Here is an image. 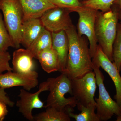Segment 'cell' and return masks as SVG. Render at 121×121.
<instances>
[{"label": "cell", "mask_w": 121, "mask_h": 121, "mask_svg": "<svg viewBox=\"0 0 121 121\" xmlns=\"http://www.w3.org/2000/svg\"><path fill=\"white\" fill-rule=\"evenodd\" d=\"M65 31L69 41V51L66 69L62 73L72 80L93 71V63L86 36L78 35L73 24Z\"/></svg>", "instance_id": "cell-1"}, {"label": "cell", "mask_w": 121, "mask_h": 121, "mask_svg": "<svg viewBox=\"0 0 121 121\" xmlns=\"http://www.w3.org/2000/svg\"><path fill=\"white\" fill-rule=\"evenodd\" d=\"M119 14V7L113 4L110 11L105 12L98 11L95 19V35L98 45L112 62Z\"/></svg>", "instance_id": "cell-2"}, {"label": "cell", "mask_w": 121, "mask_h": 121, "mask_svg": "<svg viewBox=\"0 0 121 121\" xmlns=\"http://www.w3.org/2000/svg\"><path fill=\"white\" fill-rule=\"evenodd\" d=\"M47 80L50 93L44 107H52L66 112L68 108L76 106L78 101L74 97H65L66 94L72 95V93L71 79L66 75L61 73L56 78H49Z\"/></svg>", "instance_id": "cell-3"}, {"label": "cell", "mask_w": 121, "mask_h": 121, "mask_svg": "<svg viewBox=\"0 0 121 121\" xmlns=\"http://www.w3.org/2000/svg\"><path fill=\"white\" fill-rule=\"evenodd\" d=\"M0 10L14 48H19L24 21L23 13L19 2L18 0H0Z\"/></svg>", "instance_id": "cell-4"}, {"label": "cell", "mask_w": 121, "mask_h": 121, "mask_svg": "<svg viewBox=\"0 0 121 121\" xmlns=\"http://www.w3.org/2000/svg\"><path fill=\"white\" fill-rule=\"evenodd\" d=\"M93 71L95 74L97 85L99 88L98 98H95L97 114L100 121H106L113 115H121V108L109 94L103 81L104 77L99 69L100 68L93 65Z\"/></svg>", "instance_id": "cell-5"}, {"label": "cell", "mask_w": 121, "mask_h": 121, "mask_svg": "<svg viewBox=\"0 0 121 121\" xmlns=\"http://www.w3.org/2000/svg\"><path fill=\"white\" fill-rule=\"evenodd\" d=\"M71 80L72 95L78 103L86 106L96 105L94 97L97 85L94 71Z\"/></svg>", "instance_id": "cell-6"}, {"label": "cell", "mask_w": 121, "mask_h": 121, "mask_svg": "<svg viewBox=\"0 0 121 121\" xmlns=\"http://www.w3.org/2000/svg\"><path fill=\"white\" fill-rule=\"evenodd\" d=\"M97 10L83 6L77 12L78 14L77 28L78 35L85 36L88 39L90 53L91 58L95 55L98 45L95 37V19Z\"/></svg>", "instance_id": "cell-7"}, {"label": "cell", "mask_w": 121, "mask_h": 121, "mask_svg": "<svg viewBox=\"0 0 121 121\" xmlns=\"http://www.w3.org/2000/svg\"><path fill=\"white\" fill-rule=\"evenodd\" d=\"M48 82L47 80L40 84L39 90L34 93H29L24 89L20 90L18 96L20 98L16 103L19 112L28 121H34L32 111L35 109H42L44 103L39 97L42 92L48 91Z\"/></svg>", "instance_id": "cell-8"}, {"label": "cell", "mask_w": 121, "mask_h": 121, "mask_svg": "<svg viewBox=\"0 0 121 121\" xmlns=\"http://www.w3.org/2000/svg\"><path fill=\"white\" fill-rule=\"evenodd\" d=\"M71 13L66 9L55 7L46 11L40 19L44 27L50 32L65 31L73 25Z\"/></svg>", "instance_id": "cell-9"}, {"label": "cell", "mask_w": 121, "mask_h": 121, "mask_svg": "<svg viewBox=\"0 0 121 121\" xmlns=\"http://www.w3.org/2000/svg\"><path fill=\"white\" fill-rule=\"evenodd\" d=\"M8 71L0 74V87L5 89L15 86H22L30 91L39 84L38 73L36 71L28 73Z\"/></svg>", "instance_id": "cell-10"}, {"label": "cell", "mask_w": 121, "mask_h": 121, "mask_svg": "<svg viewBox=\"0 0 121 121\" xmlns=\"http://www.w3.org/2000/svg\"><path fill=\"white\" fill-rule=\"evenodd\" d=\"M92 60L93 65L102 68L112 80L116 89L114 99L121 108V76L120 72L114 63L109 59L98 45Z\"/></svg>", "instance_id": "cell-11"}, {"label": "cell", "mask_w": 121, "mask_h": 121, "mask_svg": "<svg viewBox=\"0 0 121 121\" xmlns=\"http://www.w3.org/2000/svg\"><path fill=\"white\" fill-rule=\"evenodd\" d=\"M24 15V21L38 19L46 11L56 7L48 0H18Z\"/></svg>", "instance_id": "cell-12"}, {"label": "cell", "mask_w": 121, "mask_h": 121, "mask_svg": "<svg viewBox=\"0 0 121 121\" xmlns=\"http://www.w3.org/2000/svg\"><path fill=\"white\" fill-rule=\"evenodd\" d=\"M33 55L27 48H17L13 52L12 63L13 71L28 73L35 71Z\"/></svg>", "instance_id": "cell-13"}, {"label": "cell", "mask_w": 121, "mask_h": 121, "mask_svg": "<svg viewBox=\"0 0 121 121\" xmlns=\"http://www.w3.org/2000/svg\"><path fill=\"white\" fill-rule=\"evenodd\" d=\"M51 33L52 47L56 51L58 56L60 66L59 72L63 73L66 69L69 51L68 38L64 30Z\"/></svg>", "instance_id": "cell-14"}, {"label": "cell", "mask_w": 121, "mask_h": 121, "mask_svg": "<svg viewBox=\"0 0 121 121\" xmlns=\"http://www.w3.org/2000/svg\"><path fill=\"white\" fill-rule=\"evenodd\" d=\"M44 28L40 18L24 21L21 28V44L28 48Z\"/></svg>", "instance_id": "cell-15"}, {"label": "cell", "mask_w": 121, "mask_h": 121, "mask_svg": "<svg viewBox=\"0 0 121 121\" xmlns=\"http://www.w3.org/2000/svg\"><path fill=\"white\" fill-rule=\"evenodd\" d=\"M36 59L39 60L42 69L48 73L60 71L58 56L52 47L41 52L37 55Z\"/></svg>", "instance_id": "cell-16"}, {"label": "cell", "mask_w": 121, "mask_h": 121, "mask_svg": "<svg viewBox=\"0 0 121 121\" xmlns=\"http://www.w3.org/2000/svg\"><path fill=\"white\" fill-rule=\"evenodd\" d=\"M52 48L51 32L44 28L39 36L27 48L35 58L44 50Z\"/></svg>", "instance_id": "cell-17"}, {"label": "cell", "mask_w": 121, "mask_h": 121, "mask_svg": "<svg viewBox=\"0 0 121 121\" xmlns=\"http://www.w3.org/2000/svg\"><path fill=\"white\" fill-rule=\"evenodd\" d=\"M76 106L81 113L75 114L72 113L73 108L70 107L66 112L71 118L75 119L76 121H101L95 112L96 105L91 104L86 106L78 103Z\"/></svg>", "instance_id": "cell-18"}, {"label": "cell", "mask_w": 121, "mask_h": 121, "mask_svg": "<svg viewBox=\"0 0 121 121\" xmlns=\"http://www.w3.org/2000/svg\"><path fill=\"white\" fill-rule=\"evenodd\" d=\"M44 112L34 117L36 121H70L71 117L67 112L58 110L51 107L46 108Z\"/></svg>", "instance_id": "cell-19"}, {"label": "cell", "mask_w": 121, "mask_h": 121, "mask_svg": "<svg viewBox=\"0 0 121 121\" xmlns=\"http://www.w3.org/2000/svg\"><path fill=\"white\" fill-rule=\"evenodd\" d=\"M113 62L119 72L121 71V21L118 23L117 35L113 45Z\"/></svg>", "instance_id": "cell-20"}, {"label": "cell", "mask_w": 121, "mask_h": 121, "mask_svg": "<svg viewBox=\"0 0 121 121\" xmlns=\"http://www.w3.org/2000/svg\"><path fill=\"white\" fill-rule=\"evenodd\" d=\"M10 47L14 48V46L5 24L2 12L0 10V50L7 51Z\"/></svg>", "instance_id": "cell-21"}, {"label": "cell", "mask_w": 121, "mask_h": 121, "mask_svg": "<svg viewBox=\"0 0 121 121\" xmlns=\"http://www.w3.org/2000/svg\"><path fill=\"white\" fill-rule=\"evenodd\" d=\"M115 1V0H88L81 2L84 7L105 12L111 10Z\"/></svg>", "instance_id": "cell-22"}, {"label": "cell", "mask_w": 121, "mask_h": 121, "mask_svg": "<svg viewBox=\"0 0 121 121\" xmlns=\"http://www.w3.org/2000/svg\"><path fill=\"white\" fill-rule=\"evenodd\" d=\"M56 7L66 9L71 12L77 13L83 7L79 0H48Z\"/></svg>", "instance_id": "cell-23"}, {"label": "cell", "mask_w": 121, "mask_h": 121, "mask_svg": "<svg viewBox=\"0 0 121 121\" xmlns=\"http://www.w3.org/2000/svg\"><path fill=\"white\" fill-rule=\"evenodd\" d=\"M11 59V55L7 51L0 50V74L4 71H13L9 64Z\"/></svg>", "instance_id": "cell-24"}, {"label": "cell", "mask_w": 121, "mask_h": 121, "mask_svg": "<svg viewBox=\"0 0 121 121\" xmlns=\"http://www.w3.org/2000/svg\"><path fill=\"white\" fill-rule=\"evenodd\" d=\"M0 101L4 103L10 107H13L15 105L14 102L12 101L7 95L5 89L0 87Z\"/></svg>", "instance_id": "cell-25"}, {"label": "cell", "mask_w": 121, "mask_h": 121, "mask_svg": "<svg viewBox=\"0 0 121 121\" xmlns=\"http://www.w3.org/2000/svg\"><path fill=\"white\" fill-rule=\"evenodd\" d=\"M7 106L6 104L0 101V121H4L8 114V110Z\"/></svg>", "instance_id": "cell-26"}, {"label": "cell", "mask_w": 121, "mask_h": 121, "mask_svg": "<svg viewBox=\"0 0 121 121\" xmlns=\"http://www.w3.org/2000/svg\"><path fill=\"white\" fill-rule=\"evenodd\" d=\"M113 4L117 5L120 8L121 7V0H115Z\"/></svg>", "instance_id": "cell-27"}, {"label": "cell", "mask_w": 121, "mask_h": 121, "mask_svg": "<svg viewBox=\"0 0 121 121\" xmlns=\"http://www.w3.org/2000/svg\"><path fill=\"white\" fill-rule=\"evenodd\" d=\"M119 18L121 21V7L119 8Z\"/></svg>", "instance_id": "cell-28"}, {"label": "cell", "mask_w": 121, "mask_h": 121, "mask_svg": "<svg viewBox=\"0 0 121 121\" xmlns=\"http://www.w3.org/2000/svg\"><path fill=\"white\" fill-rule=\"evenodd\" d=\"M116 121H121V115L120 116H117Z\"/></svg>", "instance_id": "cell-29"}, {"label": "cell", "mask_w": 121, "mask_h": 121, "mask_svg": "<svg viewBox=\"0 0 121 121\" xmlns=\"http://www.w3.org/2000/svg\"><path fill=\"white\" fill-rule=\"evenodd\" d=\"M86 0H82V1H86Z\"/></svg>", "instance_id": "cell-30"}, {"label": "cell", "mask_w": 121, "mask_h": 121, "mask_svg": "<svg viewBox=\"0 0 121 121\" xmlns=\"http://www.w3.org/2000/svg\"><path fill=\"white\" fill-rule=\"evenodd\" d=\"M80 0V1H82V0Z\"/></svg>", "instance_id": "cell-31"}]
</instances>
